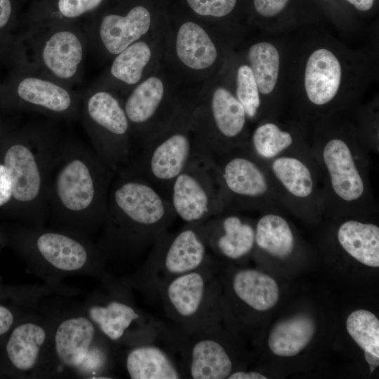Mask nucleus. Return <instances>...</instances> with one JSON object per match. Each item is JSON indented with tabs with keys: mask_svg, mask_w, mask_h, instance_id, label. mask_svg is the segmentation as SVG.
<instances>
[{
	"mask_svg": "<svg viewBox=\"0 0 379 379\" xmlns=\"http://www.w3.org/2000/svg\"><path fill=\"white\" fill-rule=\"evenodd\" d=\"M115 174L92 147L65 136L47 184L48 219L53 227L91 238L103 224Z\"/></svg>",
	"mask_w": 379,
	"mask_h": 379,
	"instance_id": "obj_1",
	"label": "nucleus"
},
{
	"mask_svg": "<svg viewBox=\"0 0 379 379\" xmlns=\"http://www.w3.org/2000/svg\"><path fill=\"white\" fill-rule=\"evenodd\" d=\"M176 218L167 197L125 167L112 181L96 244L107 261L132 262L149 251Z\"/></svg>",
	"mask_w": 379,
	"mask_h": 379,
	"instance_id": "obj_2",
	"label": "nucleus"
},
{
	"mask_svg": "<svg viewBox=\"0 0 379 379\" xmlns=\"http://www.w3.org/2000/svg\"><path fill=\"white\" fill-rule=\"evenodd\" d=\"M65 135L52 121L13 127L0 140V157L13 181V199L0 215L41 227L48 220L47 184Z\"/></svg>",
	"mask_w": 379,
	"mask_h": 379,
	"instance_id": "obj_3",
	"label": "nucleus"
},
{
	"mask_svg": "<svg viewBox=\"0 0 379 379\" xmlns=\"http://www.w3.org/2000/svg\"><path fill=\"white\" fill-rule=\"evenodd\" d=\"M0 239L46 284L60 285L77 275L100 281L109 274L96 242L79 233L12 222L0 225Z\"/></svg>",
	"mask_w": 379,
	"mask_h": 379,
	"instance_id": "obj_4",
	"label": "nucleus"
},
{
	"mask_svg": "<svg viewBox=\"0 0 379 379\" xmlns=\"http://www.w3.org/2000/svg\"><path fill=\"white\" fill-rule=\"evenodd\" d=\"M324 185L326 211L366 214L375 208L369 179L368 149L350 133L332 131L310 147Z\"/></svg>",
	"mask_w": 379,
	"mask_h": 379,
	"instance_id": "obj_5",
	"label": "nucleus"
},
{
	"mask_svg": "<svg viewBox=\"0 0 379 379\" xmlns=\"http://www.w3.org/2000/svg\"><path fill=\"white\" fill-rule=\"evenodd\" d=\"M90 48L84 27L55 22L19 32L11 68L39 74L72 88L81 81Z\"/></svg>",
	"mask_w": 379,
	"mask_h": 379,
	"instance_id": "obj_6",
	"label": "nucleus"
},
{
	"mask_svg": "<svg viewBox=\"0 0 379 379\" xmlns=\"http://www.w3.org/2000/svg\"><path fill=\"white\" fill-rule=\"evenodd\" d=\"M44 309L51 320V350L55 375L114 378L117 350L77 304Z\"/></svg>",
	"mask_w": 379,
	"mask_h": 379,
	"instance_id": "obj_7",
	"label": "nucleus"
},
{
	"mask_svg": "<svg viewBox=\"0 0 379 379\" xmlns=\"http://www.w3.org/2000/svg\"><path fill=\"white\" fill-rule=\"evenodd\" d=\"M79 308L115 347L161 340L164 322L135 305L133 290L110 274L100 280Z\"/></svg>",
	"mask_w": 379,
	"mask_h": 379,
	"instance_id": "obj_8",
	"label": "nucleus"
},
{
	"mask_svg": "<svg viewBox=\"0 0 379 379\" xmlns=\"http://www.w3.org/2000/svg\"><path fill=\"white\" fill-rule=\"evenodd\" d=\"M209 251L200 223L185 224L176 232H162L138 268L119 279L144 297L156 299L166 284L204 265L211 257Z\"/></svg>",
	"mask_w": 379,
	"mask_h": 379,
	"instance_id": "obj_9",
	"label": "nucleus"
},
{
	"mask_svg": "<svg viewBox=\"0 0 379 379\" xmlns=\"http://www.w3.org/2000/svg\"><path fill=\"white\" fill-rule=\"evenodd\" d=\"M222 282L212 256L199 268L182 274L160 291L166 316L187 335L219 326L224 317Z\"/></svg>",
	"mask_w": 379,
	"mask_h": 379,
	"instance_id": "obj_10",
	"label": "nucleus"
},
{
	"mask_svg": "<svg viewBox=\"0 0 379 379\" xmlns=\"http://www.w3.org/2000/svg\"><path fill=\"white\" fill-rule=\"evenodd\" d=\"M194 113V109L178 108L145 140L140 147V153L126 166L168 199L173 182L196 152Z\"/></svg>",
	"mask_w": 379,
	"mask_h": 379,
	"instance_id": "obj_11",
	"label": "nucleus"
},
{
	"mask_svg": "<svg viewBox=\"0 0 379 379\" xmlns=\"http://www.w3.org/2000/svg\"><path fill=\"white\" fill-rule=\"evenodd\" d=\"M80 116L92 149L115 173L133 159L132 136L122 102L113 92L86 87Z\"/></svg>",
	"mask_w": 379,
	"mask_h": 379,
	"instance_id": "obj_12",
	"label": "nucleus"
},
{
	"mask_svg": "<svg viewBox=\"0 0 379 379\" xmlns=\"http://www.w3.org/2000/svg\"><path fill=\"white\" fill-rule=\"evenodd\" d=\"M14 326L0 348V378H39L55 375L51 320L39 305Z\"/></svg>",
	"mask_w": 379,
	"mask_h": 379,
	"instance_id": "obj_13",
	"label": "nucleus"
},
{
	"mask_svg": "<svg viewBox=\"0 0 379 379\" xmlns=\"http://www.w3.org/2000/svg\"><path fill=\"white\" fill-rule=\"evenodd\" d=\"M81 101V91L19 67L11 68L0 93L3 112H36L65 121L79 119Z\"/></svg>",
	"mask_w": 379,
	"mask_h": 379,
	"instance_id": "obj_14",
	"label": "nucleus"
},
{
	"mask_svg": "<svg viewBox=\"0 0 379 379\" xmlns=\"http://www.w3.org/2000/svg\"><path fill=\"white\" fill-rule=\"evenodd\" d=\"M214 159L227 211L281 207L267 165L244 146Z\"/></svg>",
	"mask_w": 379,
	"mask_h": 379,
	"instance_id": "obj_15",
	"label": "nucleus"
},
{
	"mask_svg": "<svg viewBox=\"0 0 379 379\" xmlns=\"http://www.w3.org/2000/svg\"><path fill=\"white\" fill-rule=\"evenodd\" d=\"M265 164L281 208L305 217L326 211L323 180L310 147L285 153Z\"/></svg>",
	"mask_w": 379,
	"mask_h": 379,
	"instance_id": "obj_16",
	"label": "nucleus"
},
{
	"mask_svg": "<svg viewBox=\"0 0 379 379\" xmlns=\"http://www.w3.org/2000/svg\"><path fill=\"white\" fill-rule=\"evenodd\" d=\"M247 116L236 96L224 87L213 90L208 100L194 109L195 152L213 159L241 147L247 140Z\"/></svg>",
	"mask_w": 379,
	"mask_h": 379,
	"instance_id": "obj_17",
	"label": "nucleus"
},
{
	"mask_svg": "<svg viewBox=\"0 0 379 379\" xmlns=\"http://www.w3.org/2000/svg\"><path fill=\"white\" fill-rule=\"evenodd\" d=\"M169 200L185 224H199L227 211L215 159L195 152L173 182Z\"/></svg>",
	"mask_w": 379,
	"mask_h": 379,
	"instance_id": "obj_18",
	"label": "nucleus"
},
{
	"mask_svg": "<svg viewBox=\"0 0 379 379\" xmlns=\"http://www.w3.org/2000/svg\"><path fill=\"white\" fill-rule=\"evenodd\" d=\"M149 11L142 5L124 12H107L93 18L84 27L90 48L102 57L113 58L149 31Z\"/></svg>",
	"mask_w": 379,
	"mask_h": 379,
	"instance_id": "obj_19",
	"label": "nucleus"
},
{
	"mask_svg": "<svg viewBox=\"0 0 379 379\" xmlns=\"http://www.w3.org/2000/svg\"><path fill=\"white\" fill-rule=\"evenodd\" d=\"M164 98L162 80L152 76L135 85L121 101L132 139L140 147L173 115L165 114Z\"/></svg>",
	"mask_w": 379,
	"mask_h": 379,
	"instance_id": "obj_20",
	"label": "nucleus"
},
{
	"mask_svg": "<svg viewBox=\"0 0 379 379\" xmlns=\"http://www.w3.org/2000/svg\"><path fill=\"white\" fill-rule=\"evenodd\" d=\"M200 225L209 251L223 259L240 260L253 251L255 225L234 212L225 211Z\"/></svg>",
	"mask_w": 379,
	"mask_h": 379,
	"instance_id": "obj_21",
	"label": "nucleus"
},
{
	"mask_svg": "<svg viewBox=\"0 0 379 379\" xmlns=\"http://www.w3.org/2000/svg\"><path fill=\"white\" fill-rule=\"evenodd\" d=\"M229 275L227 281L220 280L227 288V296L232 298L222 296V300H232V305L254 312L267 311L277 303L279 288L269 274L254 269L241 268Z\"/></svg>",
	"mask_w": 379,
	"mask_h": 379,
	"instance_id": "obj_22",
	"label": "nucleus"
},
{
	"mask_svg": "<svg viewBox=\"0 0 379 379\" xmlns=\"http://www.w3.org/2000/svg\"><path fill=\"white\" fill-rule=\"evenodd\" d=\"M121 361L132 379L184 378L178 360L166 346L152 342L124 347Z\"/></svg>",
	"mask_w": 379,
	"mask_h": 379,
	"instance_id": "obj_23",
	"label": "nucleus"
},
{
	"mask_svg": "<svg viewBox=\"0 0 379 379\" xmlns=\"http://www.w3.org/2000/svg\"><path fill=\"white\" fill-rule=\"evenodd\" d=\"M342 70L338 57L330 50L321 48L310 54L305 68L304 86L312 105L323 107L331 102L341 84Z\"/></svg>",
	"mask_w": 379,
	"mask_h": 379,
	"instance_id": "obj_24",
	"label": "nucleus"
},
{
	"mask_svg": "<svg viewBox=\"0 0 379 379\" xmlns=\"http://www.w3.org/2000/svg\"><path fill=\"white\" fill-rule=\"evenodd\" d=\"M152 57L148 44L138 40L113 57L106 74L88 87L113 92L115 87L129 89L141 81L145 68Z\"/></svg>",
	"mask_w": 379,
	"mask_h": 379,
	"instance_id": "obj_25",
	"label": "nucleus"
},
{
	"mask_svg": "<svg viewBox=\"0 0 379 379\" xmlns=\"http://www.w3.org/2000/svg\"><path fill=\"white\" fill-rule=\"evenodd\" d=\"M336 238L340 247L352 258L368 267H379L377 225L349 218L339 225Z\"/></svg>",
	"mask_w": 379,
	"mask_h": 379,
	"instance_id": "obj_26",
	"label": "nucleus"
},
{
	"mask_svg": "<svg viewBox=\"0 0 379 379\" xmlns=\"http://www.w3.org/2000/svg\"><path fill=\"white\" fill-rule=\"evenodd\" d=\"M175 51L180 61L194 70L211 67L218 58L216 46L208 32L192 21L185 22L179 27Z\"/></svg>",
	"mask_w": 379,
	"mask_h": 379,
	"instance_id": "obj_27",
	"label": "nucleus"
},
{
	"mask_svg": "<svg viewBox=\"0 0 379 379\" xmlns=\"http://www.w3.org/2000/svg\"><path fill=\"white\" fill-rule=\"evenodd\" d=\"M295 239L288 220L275 211H265L255 224L254 248L285 259L294 251Z\"/></svg>",
	"mask_w": 379,
	"mask_h": 379,
	"instance_id": "obj_28",
	"label": "nucleus"
},
{
	"mask_svg": "<svg viewBox=\"0 0 379 379\" xmlns=\"http://www.w3.org/2000/svg\"><path fill=\"white\" fill-rule=\"evenodd\" d=\"M315 331V322L310 316L298 314L278 322L270 331L267 344L275 355L293 357L310 343Z\"/></svg>",
	"mask_w": 379,
	"mask_h": 379,
	"instance_id": "obj_29",
	"label": "nucleus"
},
{
	"mask_svg": "<svg viewBox=\"0 0 379 379\" xmlns=\"http://www.w3.org/2000/svg\"><path fill=\"white\" fill-rule=\"evenodd\" d=\"M242 146L265 164L285 153L308 147L293 133L270 121L258 125Z\"/></svg>",
	"mask_w": 379,
	"mask_h": 379,
	"instance_id": "obj_30",
	"label": "nucleus"
},
{
	"mask_svg": "<svg viewBox=\"0 0 379 379\" xmlns=\"http://www.w3.org/2000/svg\"><path fill=\"white\" fill-rule=\"evenodd\" d=\"M248 58L259 92L270 94L276 86L279 73L280 55L277 48L269 42L256 43L249 48Z\"/></svg>",
	"mask_w": 379,
	"mask_h": 379,
	"instance_id": "obj_31",
	"label": "nucleus"
},
{
	"mask_svg": "<svg viewBox=\"0 0 379 379\" xmlns=\"http://www.w3.org/2000/svg\"><path fill=\"white\" fill-rule=\"evenodd\" d=\"M71 293V286L63 284L7 285L0 282V302L12 303L34 310L48 297L69 296Z\"/></svg>",
	"mask_w": 379,
	"mask_h": 379,
	"instance_id": "obj_32",
	"label": "nucleus"
},
{
	"mask_svg": "<svg viewBox=\"0 0 379 379\" xmlns=\"http://www.w3.org/2000/svg\"><path fill=\"white\" fill-rule=\"evenodd\" d=\"M346 328L364 355L379 357V320L370 311L357 310L347 318Z\"/></svg>",
	"mask_w": 379,
	"mask_h": 379,
	"instance_id": "obj_33",
	"label": "nucleus"
},
{
	"mask_svg": "<svg viewBox=\"0 0 379 379\" xmlns=\"http://www.w3.org/2000/svg\"><path fill=\"white\" fill-rule=\"evenodd\" d=\"M18 24L11 0H0V62L11 66L16 46Z\"/></svg>",
	"mask_w": 379,
	"mask_h": 379,
	"instance_id": "obj_34",
	"label": "nucleus"
},
{
	"mask_svg": "<svg viewBox=\"0 0 379 379\" xmlns=\"http://www.w3.org/2000/svg\"><path fill=\"white\" fill-rule=\"evenodd\" d=\"M236 98L244 107L248 119L258 116L261 105L260 92L250 67L241 65L237 72Z\"/></svg>",
	"mask_w": 379,
	"mask_h": 379,
	"instance_id": "obj_35",
	"label": "nucleus"
},
{
	"mask_svg": "<svg viewBox=\"0 0 379 379\" xmlns=\"http://www.w3.org/2000/svg\"><path fill=\"white\" fill-rule=\"evenodd\" d=\"M189 7L204 17L222 18L234 8L237 0H186Z\"/></svg>",
	"mask_w": 379,
	"mask_h": 379,
	"instance_id": "obj_36",
	"label": "nucleus"
},
{
	"mask_svg": "<svg viewBox=\"0 0 379 379\" xmlns=\"http://www.w3.org/2000/svg\"><path fill=\"white\" fill-rule=\"evenodd\" d=\"M31 308L12 303L0 302V348L16 323Z\"/></svg>",
	"mask_w": 379,
	"mask_h": 379,
	"instance_id": "obj_37",
	"label": "nucleus"
},
{
	"mask_svg": "<svg viewBox=\"0 0 379 379\" xmlns=\"http://www.w3.org/2000/svg\"><path fill=\"white\" fill-rule=\"evenodd\" d=\"M13 185L11 174L0 157V213L11 204Z\"/></svg>",
	"mask_w": 379,
	"mask_h": 379,
	"instance_id": "obj_38",
	"label": "nucleus"
},
{
	"mask_svg": "<svg viewBox=\"0 0 379 379\" xmlns=\"http://www.w3.org/2000/svg\"><path fill=\"white\" fill-rule=\"evenodd\" d=\"M288 0H253L256 11L264 17H273L279 13Z\"/></svg>",
	"mask_w": 379,
	"mask_h": 379,
	"instance_id": "obj_39",
	"label": "nucleus"
},
{
	"mask_svg": "<svg viewBox=\"0 0 379 379\" xmlns=\"http://www.w3.org/2000/svg\"><path fill=\"white\" fill-rule=\"evenodd\" d=\"M228 379H266L265 375L257 371H246L238 370L231 373Z\"/></svg>",
	"mask_w": 379,
	"mask_h": 379,
	"instance_id": "obj_40",
	"label": "nucleus"
},
{
	"mask_svg": "<svg viewBox=\"0 0 379 379\" xmlns=\"http://www.w3.org/2000/svg\"><path fill=\"white\" fill-rule=\"evenodd\" d=\"M354 7L361 11L371 9L375 0H347Z\"/></svg>",
	"mask_w": 379,
	"mask_h": 379,
	"instance_id": "obj_41",
	"label": "nucleus"
},
{
	"mask_svg": "<svg viewBox=\"0 0 379 379\" xmlns=\"http://www.w3.org/2000/svg\"><path fill=\"white\" fill-rule=\"evenodd\" d=\"M1 112L3 111L0 109V140L6 132L15 127L12 122L4 116Z\"/></svg>",
	"mask_w": 379,
	"mask_h": 379,
	"instance_id": "obj_42",
	"label": "nucleus"
},
{
	"mask_svg": "<svg viewBox=\"0 0 379 379\" xmlns=\"http://www.w3.org/2000/svg\"><path fill=\"white\" fill-rule=\"evenodd\" d=\"M2 246V244H1V239H0V246ZM0 282H2V279H1V276H0Z\"/></svg>",
	"mask_w": 379,
	"mask_h": 379,
	"instance_id": "obj_43",
	"label": "nucleus"
},
{
	"mask_svg": "<svg viewBox=\"0 0 379 379\" xmlns=\"http://www.w3.org/2000/svg\"><path fill=\"white\" fill-rule=\"evenodd\" d=\"M1 88H2V82L0 81V93H1Z\"/></svg>",
	"mask_w": 379,
	"mask_h": 379,
	"instance_id": "obj_44",
	"label": "nucleus"
}]
</instances>
